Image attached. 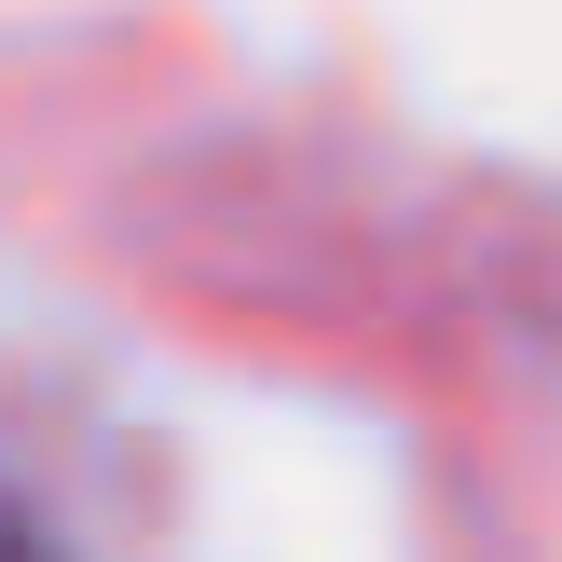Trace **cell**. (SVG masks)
<instances>
[{"mask_svg":"<svg viewBox=\"0 0 562 562\" xmlns=\"http://www.w3.org/2000/svg\"><path fill=\"white\" fill-rule=\"evenodd\" d=\"M0 562H42V549H27V521H14V508H0Z\"/></svg>","mask_w":562,"mask_h":562,"instance_id":"cell-1","label":"cell"}]
</instances>
